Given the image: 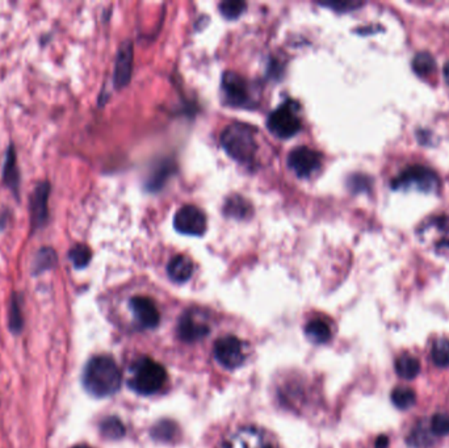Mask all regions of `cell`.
Listing matches in <instances>:
<instances>
[{
  "label": "cell",
  "mask_w": 449,
  "mask_h": 448,
  "mask_svg": "<svg viewBox=\"0 0 449 448\" xmlns=\"http://www.w3.org/2000/svg\"><path fill=\"white\" fill-rule=\"evenodd\" d=\"M83 385L95 397H108L116 394L121 385L117 363L107 355L92 357L83 371Z\"/></svg>",
  "instance_id": "obj_1"
},
{
  "label": "cell",
  "mask_w": 449,
  "mask_h": 448,
  "mask_svg": "<svg viewBox=\"0 0 449 448\" xmlns=\"http://www.w3.org/2000/svg\"><path fill=\"white\" fill-rule=\"evenodd\" d=\"M167 381L165 367L150 357H139L129 368L128 384L134 392L144 396L159 392Z\"/></svg>",
  "instance_id": "obj_2"
},
{
  "label": "cell",
  "mask_w": 449,
  "mask_h": 448,
  "mask_svg": "<svg viewBox=\"0 0 449 448\" xmlns=\"http://www.w3.org/2000/svg\"><path fill=\"white\" fill-rule=\"evenodd\" d=\"M221 145L228 156L239 163L248 165L257 154L255 130L245 124H231L221 133Z\"/></svg>",
  "instance_id": "obj_3"
},
{
  "label": "cell",
  "mask_w": 449,
  "mask_h": 448,
  "mask_svg": "<svg viewBox=\"0 0 449 448\" xmlns=\"http://www.w3.org/2000/svg\"><path fill=\"white\" fill-rule=\"evenodd\" d=\"M441 187L438 174L426 166L414 165L406 167L404 171L392 180V188L395 191H419L436 193Z\"/></svg>",
  "instance_id": "obj_4"
},
{
  "label": "cell",
  "mask_w": 449,
  "mask_h": 448,
  "mask_svg": "<svg viewBox=\"0 0 449 448\" xmlns=\"http://www.w3.org/2000/svg\"><path fill=\"white\" fill-rule=\"evenodd\" d=\"M298 104L294 101H285L281 107L274 110L267 120V127L276 137L291 138L301 129V120L297 116Z\"/></svg>",
  "instance_id": "obj_5"
},
{
  "label": "cell",
  "mask_w": 449,
  "mask_h": 448,
  "mask_svg": "<svg viewBox=\"0 0 449 448\" xmlns=\"http://www.w3.org/2000/svg\"><path fill=\"white\" fill-rule=\"evenodd\" d=\"M52 185L47 180L37 184L36 188L29 197V217L30 229L36 231L37 229L44 228L49 220V196Z\"/></svg>",
  "instance_id": "obj_6"
},
{
  "label": "cell",
  "mask_w": 449,
  "mask_h": 448,
  "mask_svg": "<svg viewBox=\"0 0 449 448\" xmlns=\"http://www.w3.org/2000/svg\"><path fill=\"white\" fill-rule=\"evenodd\" d=\"M214 357L221 366L228 369H234L243 364L246 359V351L240 339L234 335H226L216 342Z\"/></svg>",
  "instance_id": "obj_7"
},
{
  "label": "cell",
  "mask_w": 449,
  "mask_h": 448,
  "mask_svg": "<svg viewBox=\"0 0 449 448\" xmlns=\"http://www.w3.org/2000/svg\"><path fill=\"white\" fill-rule=\"evenodd\" d=\"M222 91L225 95V101L233 107H248L254 103L247 81L239 74H223Z\"/></svg>",
  "instance_id": "obj_8"
},
{
  "label": "cell",
  "mask_w": 449,
  "mask_h": 448,
  "mask_svg": "<svg viewBox=\"0 0 449 448\" xmlns=\"http://www.w3.org/2000/svg\"><path fill=\"white\" fill-rule=\"evenodd\" d=\"M418 236L423 243L436 250L449 248V217L438 216L426 221L418 229Z\"/></svg>",
  "instance_id": "obj_9"
},
{
  "label": "cell",
  "mask_w": 449,
  "mask_h": 448,
  "mask_svg": "<svg viewBox=\"0 0 449 448\" xmlns=\"http://www.w3.org/2000/svg\"><path fill=\"white\" fill-rule=\"evenodd\" d=\"M174 226L182 234L200 237L206 231V216L194 205H184L175 213Z\"/></svg>",
  "instance_id": "obj_10"
},
{
  "label": "cell",
  "mask_w": 449,
  "mask_h": 448,
  "mask_svg": "<svg viewBox=\"0 0 449 448\" xmlns=\"http://www.w3.org/2000/svg\"><path fill=\"white\" fill-rule=\"evenodd\" d=\"M321 165V154L310 147H296L288 156V166L298 178H310Z\"/></svg>",
  "instance_id": "obj_11"
},
{
  "label": "cell",
  "mask_w": 449,
  "mask_h": 448,
  "mask_svg": "<svg viewBox=\"0 0 449 448\" xmlns=\"http://www.w3.org/2000/svg\"><path fill=\"white\" fill-rule=\"evenodd\" d=\"M222 448H277L274 440L255 427L242 429L223 443Z\"/></svg>",
  "instance_id": "obj_12"
},
{
  "label": "cell",
  "mask_w": 449,
  "mask_h": 448,
  "mask_svg": "<svg viewBox=\"0 0 449 448\" xmlns=\"http://www.w3.org/2000/svg\"><path fill=\"white\" fill-rule=\"evenodd\" d=\"M130 308L141 326L145 329H154L161 321V314L156 302L145 296H136L130 300Z\"/></svg>",
  "instance_id": "obj_13"
},
{
  "label": "cell",
  "mask_w": 449,
  "mask_h": 448,
  "mask_svg": "<svg viewBox=\"0 0 449 448\" xmlns=\"http://www.w3.org/2000/svg\"><path fill=\"white\" fill-rule=\"evenodd\" d=\"M133 70V45L132 42H124L119 49L115 66V86L116 88H122L128 84L132 78Z\"/></svg>",
  "instance_id": "obj_14"
},
{
  "label": "cell",
  "mask_w": 449,
  "mask_h": 448,
  "mask_svg": "<svg viewBox=\"0 0 449 448\" xmlns=\"http://www.w3.org/2000/svg\"><path fill=\"white\" fill-rule=\"evenodd\" d=\"M177 333L185 342H196L208 335L209 326L199 320L193 313H187L179 322Z\"/></svg>",
  "instance_id": "obj_15"
},
{
  "label": "cell",
  "mask_w": 449,
  "mask_h": 448,
  "mask_svg": "<svg viewBox=\"0 0 449 448\" xmlns=\"http://www.w3.org/2000/svg\"><path fill=\"white\" fill-rule=\"evenodd\" d=\"M3 182L13 193V195L18 197L20 171H18V162H16V150L12 144L9 145L6 153V161L3 166Z\"/></svg>",
  "instance_id": "obj_16"
},
{
  "label": "cell",
  "mask_w": 449,
  "mask_h": 448,
  "mask_svg": "<svg viewBox=\"0 0 449 448\" xmlns=\"http://www.w3.org/2000/svg\"><path fill=\"white\" fill-rule=\"evenodd\" d=\"M167 272L176 283H184L192 276L193 262L188 256L176 255L170 260Z\"/></svg>",
  "instance_id": "obj_17"
},
{
  "label": "cell",
  "mask_w": 449,
  "mask_h": 448,
  "mask_svg": "<svg viewBox=\"0 0 449 448\" xmlns=\"http://www.w3.org/2000/svg\"><path fill=\"white\" fill-rule=\"evenodd\" d=\"M57 262H58V256L53 247H41L33 259L32 272L35 275L42 274L47 270L54 268Z\"/></svg>",
  "instance_id": "obj_18"
},
{
  "label": "cell",
  "mask_w": 449,
  "mask_h": 448,
  "mask_svg": "<svg viewBox=\"0 0 449 448\" xmlns=\"http://www.w3.org/2000/svg\"><path fill=\"white\" fill-rule=\"evenodd\" d=\"M395 372L404 380H413L421 372V362L410 354H404L395 360Z\"/></svg>",
  "instance_id": "obj_19"
},
{
  "label": "cell",
  "mask_w": 449,
  "mask_h": 448,
  "mask_svg": "<svg viewBox=\"0 0 449 448\" xmlns=\"http://www.w3.org/2000/svg\"><path fill=\"white\" fill-rule=\"evenodd\" d=\"M435 443V435L430 426L419 423L414 427L407 438V444L413 448H431Z\"/></svg>",
  "instance_id": "obj_20"
},
{
  "label": "cell",
  "mask_w": 449,
  "mask_h": 448,
  "mask_svg": "<svg viewBox=\"0 0 449 448\" xmlns=\"http://www.w3.org/2000/svg\"><path fill=\"white\" fill-rule=\"evenodd\" d=\"M305 333L313 343H326L331 339L330 325L323 320L310 321L305 328Z\"/></svg>",
  "instance_id": "obj_21"
},
{
  "label": "cell",
  "mask_w": 449,
  "mask_h": 448,
  "mask_svg": "<svg viewBox=\"0 0 449 448\" xmlns=\"http://www.w3.org/2000/svg\"><path fill=\"white\" fill-rule=\"evenodd\" d=\"M9 329L13 333H21L24 318H23V306H21V296L18 293H13L11 302H9L8 311Z\"/></svg>",
  "instance_id": "obj_22"
},
{
  "label": "cell",
  "mask_w": 449,
  "mask_h": 448,
  "mask_svg": "<svg viewBox=\"0 0 449 448\" xmlns=\"http://www.w3.org/2000/svg\"><path fill=\"white\" fill-rule=\"evenodd\" d=\"M251 211H252L251 205L240 196L230 197L226 202V205L223 207V212L230 217H235V219H246Z\"/></svg>",
  "instance_id": "obj_23"
},
{
  "label": "cell",
  "mask_w": 449,
  "mask_h": 448,
  "mask_svg": "<svg viewBox=\"0 0 449 448\" xmlns=\"http://www.w3.org/2000/svg\"><path fill=\"white\" fill-rule=\"evenodd\" d=\"M392 403L401 410L410 409L416 403V394L409 386H397L392 392Z\"/></svg>",
  "instance_id": "obj_24"
},
{
  "label": "cell",
  "mask_w": 449,
  "mask_h": 448,
  "mask_svg": "<svg viewBox=\"0 0 449 448\" xmlns=\"http://www.w3.org/2000/svg\"><path fill=\"white\" fill-rule=\"evenodd\" d=\"M69 259L71 260L74 267L78 270H82L84 267H87L88 263L91 262L92 251L90 247L84 243H76L75 246L70 248L69 251Z\"/></svg>",
  "instance_id": "obj_25"
},
{
  "label": "cell",
  "mask_w": 449,
  "mask_h": 448,
  "mask_svg": "<svg viewBox=\"0 0 449 448\" xmlns=\"http://www.w3.org/2000/svg\"><path fill=\"white\" fill-rule=\"evenodd\" d=\"M432 362L438 367H449V339L441 338L433 342L431 348Z\"/></svg>",
  "instance_id": "obj_26"
},
{
  "label": "cell",
  "mask_w": 449,
  "mask_h": 448,
  "mask_svg": "<svg viewBox=\"0 0 449 448\" xmlns=\"http://www.w3.org/2000/svg\"><path fill=\"white\" fill-rule=\"evenodd\" d=\"M435 67H436V62H435V58L431 53L422 52V53H418L414 57L413 69L415 70V73L424 76V75L432 74Z\"/></svg>",
  "instance_id": "obj_27"
},
{
  "label": "cell",
  "mask_w": 449,
  "mask_h": 448,
  "mask_svg": "<svg viewBox=\"0 0 449 448\" xmlns=\"http://www.w3.org/2000/svg\"><path fill=\"white\" fill-rule=\"evenodd\" d=\"M101 432L110 440H119L125 434V427L119 420L110 417L101 423Z\"/></svg>",
  "instance_id": "obj_28"
},
{
  "label": "cell",
  "mask_w": 449,
  "mask_h": 448,
  "mask_svg": "<svg viewBox=\"0 0 449 448\" xmlns=\"http://www.w3.org/2000/svg\"><path fill=\"white\" fill-rule=\"evenodd\" d=\"M246 3L245 1H239V0H226V1H222L220 4V11L222 13V16H225L229 20H234V18H239L243 11L246 8Z\"/></svg>",
  "instance_id": "obj_29"
},
{
  "label": "cell",
  "mask_w": 449,
  "mask_h": 448,
  "mask_svg": "<svg viewBox=\"0 0 449 448\" xmlns=\"http://www.w3.org/2000/svg\"><path fill=\"white\" fill-rule=\"evenodd\" d=\"M431 431L435 437H445L449 434V415L445 413H436L431 418Z\"/></svg>",
  "instance_id": "obj_30"
},
{
  "label": "cell",
  "mask_w": 449,
  "mask_h": 448,
  "mask_svg": "<svg viewBox=\"0 0 449 448\" xmlns=\"http://www.w3.org/2000/svg\"><path fill=\"white\" fill-rule=\"evenodd\" d=\"M322 6H326V7H331V8L338 9H352L355 7H360L361 4L360 3H327V4H322Z\"/></svg>",
  "instance_id": "obj_31"
},
{
  "label": "cell",
  "mask_w": 449,
  "mask_h": 448,
  "mask_svg": "<svg viewBox=\"0 0 449 448\" xmlns=\"http://www.w3.org/2000/svg\"><path fill=\"white\" fill-rule=\"evenodd\" d=\"M375 447L376 448H387L389 447V438L386 435H380L375 442Z\"/></svg>",
  "instance_id": "obj_32"
},
{
  "label": "cell",
  "mask_w": 449,
  "mask_h": 448,
  "mask_svg": "<svg viewBox=\"0 0 449 448\" xmlns=\"http://www.w3.org/2000/svg\"><path fill=\"white\" fill-rule=\"evenodd\" d=\"M443 73H444V78H445V81L449 83V61L447 64H444Z\"/></svg>",
  "instance_id": "obj_33"
},
{
  "label": "cell",
  "mask_w": 449,
  "mask_h": 448,
  "mask_svg": "<svg viewBox=\"0 0 449 448\" xmlns=\"http://www.w3.org/2000/svg\"><path fill=\"white\" fill-rule=\"evenodd\" d=\"M73 448H91L90 446H87V444H76V446H74Z\"/></svg>",
  "instance_id": "obj_34"
}]
</instances>
